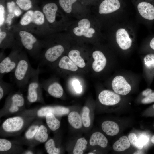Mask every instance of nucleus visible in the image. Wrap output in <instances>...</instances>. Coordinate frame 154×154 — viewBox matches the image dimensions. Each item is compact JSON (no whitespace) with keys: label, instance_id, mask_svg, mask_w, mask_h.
I'll return each mask as SVG.
<instances>
[{"label":"nucleus","instance_id":"obj_21","mask_svg":"<svg viewBox=\"0 0 154 154\" xmlns=\"http://www.w3.org/2000/svg\"><path fill=\"white\" fill-rule=\"evenodd\" d=\"M131 143L128 137L123 136L120 137L113 145V149L116 151L121 152L126 150L130 146Z\"/></svg>","mask_w":154,"mask_h":154},{"label":"nucleus","instance_id":"obj_16","mask_svg":"<svg viewBox=\"0 0 154 154\" xmlns=\"http://www.w3.org/2000/svg\"><path fill=\"white\" fill-rule=\"evenodd\" d=\"M69 112V109L66 108L61 106L54 107H46L40 109L37 114L40 117L46 116L48 113H51L56 116H62L68 114Z\"/></svg>","mask_w":154,"mask_h":154},{"label":"nucleus","instance_id":"obj_37","mask_svg":"<svg viewBox=\"0 0 154 154\" xmlns=\"http://www.w3.org/2000/svg\"><path fill=\"white\" fill-rule=\"evenodd\" d=\"M11 147V144L9 141L5 139H0V151H4L9 150Z\"/></svg>","mask_w":154,"mask_h":154},{"label":"nucleus","instance_id":"obj_10","mask_svg":"<svg viewBox=\"0 0 154 154\" xmlns=\"http://www.w3.org/2000/svg\"><path fill=\"white\" fill-rule=\"evenodd\" d=\"M23 124V121L22 118L16 117L7 119L3 123L2 127L5 131L13 132L20 130Z\"/></svg>","mask_w":154,"mask_h":154},{"label":"nucleus","instance_id":"obj_50","mask_svg":"<svg viewBox=\"0 0 154 154\" xmlns=\"http://www.w3.org/2000/svg\"><path fill=\"white\" fill-rule=\"evenodd\" d=\"M141 151H138L134 153V154H141Z\"/></svg>","mask_w":154,"mask_h":154},{"label":"nucleus","instance_id":"obj_11","mask_svg":"<svg viewBox=\"0 0 154 154\" xmlns=\"http://www.w3.org/2000/svg\"><path fill=\"white\" fill-rule=\"evenodd\" d=\"M120 6L119 0H104L99 5V13L100 14L110 13L118 9Z\"/></svg>","mask_w":154,"mask_h":154},{"label":"nucleus","instance_id":"obj_38","mask_svg":"<svg viewBox=\"0 0 154 154\" xmlns=\"http://www.w3.org/2000/svg\"><path fill=\"white\" fill-rule=\"evenodd\" d=\"M39 128V127L38 126H32L26 133V137L28 139L33 138L35 135Z\"/></svg>","mask_w":154,"mask_h":154},{"label":"nucleus","instance_id":"obj_42","mask_svg":"<svg viewBox=\"0 0 154 154\" xmlns=\"http://www.w3.org/2000/svg\"><path fill=\"white\" fill-rule=\"evenodd\" d=\"M154 102V92H152L141 100L143 104H149Z\"/></svg>","mask_w":154,"mask_h":154},{"label":"nucleus","instance_id":"obj_4","mask_svg":"<svg viewBox=\"0 0 154 154\" xmlns=\"http://www.w3.org/2000/svg\"><path fill=\"white\" fill-rule=\"evenodd\" d=\"M40 73L39 66L36 71L31 76L27 84V98L29 101L31 103L35 102L39 98V93L42 87L39 78Z\"/></svg>","mask_w":154,"mask_h":154},{"label":"nucleus","instance_id":"obj_54","mask_svg":"<svg viewBox=\"0 0 154 154\" xmlns=\"http://www.w3.org/2000/svg\"></svg>","mask_w":154,"mask_h":154},{"label":"nucleus","instance_id":"obj_19","mask_svg":"<svg viewBox=\"0 0 154 154\" xmlns=\"http://www.w3.org/2000/svg\"><path fill=\"white\" fill-rule=\"evenodd\" d=\"M108 143L106 138L99 132L94 133L91 136L89 141L90 144L92 146L98 145L103 148L107 147Z\"/></svg>","mask_w":154,"mask_h":154},{"label":"nucleus","instance_id":"obj_28","mask_svg":"<svg viewBox=\"0 0 154 154\" xmlns=\"http://www.w3.org/2000/svg\"><path fill=\"white\" fill-rule=\"evenodd\" d=\"M87 141L84 138H81L78 139L73 150L74 154H82L86 148Z\"/></svg>","mask_w":154,"mask_h":154},{"label":"nucleus","instance_id":"obj_12","mask_svg":"<svg viewBox=\"0 0 154 154\" xmlns=\"http://www.w3.org/2000/svg\"><path fill=\"white\" fill-rule=\"evenodd\" d=\"M138 11L144 19L149 21L154 20V6L146 2H142L137 5Z\"/></svg>","mask_w":154,"mask_h":154},{"label":"nucleus","instance_id":"obj_13","mask_svg":"<svg viewBox=\"0 0 154 154\" xmlns=\"http://www.w3.org/2000/svg\"><path fill=\"white\" fill-rule=\"evenodd\" d=\"M10 33L8 31L2 30L0 28V47L5 49L7 48H12L17 44V41L15 40L13 36H9Z\"/></svg>","mask_w":154,"mask_h":154},{"label":"nucleus","instance_id":"obj_53","mask_svg":"<svg viewBox=\"0 0 154 154\" xmlns=\"http://www.w3.org/2000/svg\"><path fill=\"white\" fill-rule=\"evenodd\" d=\"M153 108L154 109V104L153 105Z\"/></svg>","mask_w":154,"mask_h":154},{"label":"nucleus","instance_id":"obj_8","mask_svg":"<svg viewBox=\"0 0 154 154\" xmlns=\"http://www.w3.org/2000/svg\"><path fill=\"white\" fill-rule=\"evenodd\" d=\"M98 99L102 104L106 106L116 104L121 100L119 94L108 90L102 91L99 95Z\"/></svg>","mask_w":154,"mask_h":154},{"label":"nucleus","instance_id":"obj_3","mask_svg":"<svg viewBox=\"0 0 154 154\" xmlns=\"http://www.w3.org/2000/svg\"><path fill=\"white\" fill-rule=\"evenodd\" d=\"M22 46L18 42L12 48L10 54L0 62V78L5 74L14 71L18 62Z\"/></svg>","mask_w":154,"mask_h":154},{"label":"nucleus","instance_id":"obj_17","mask_svg":"<svg viewBox=\"0 0 154 154\" xmlns=\"http://www.w3.org/2000/svg\"><path fill=\"white\" fill-rule=\"evenodd\" d=\"M78 24V27L74 28L73 30L75 35L79 36L83 35L88 38L93 37L92 34L89 33L88 32L90 26V23L88 20L83 19L79 21Z\"/></svg>","mask_w":154,"mask_h":154},{"label":"nucleus","instance_id":"obj_14","mask_svg":"<svg viewBox=\"0 0 154 154\" xmlns=\"http://www.w3.org/2000/svg\"><path fill=\"white\" fill-rule=\"evenodd\" d=\"M58 10V6L55 3H49L44 5L42 11L48 23L52 24L55 22Z\"/></svg>","mask_w":154,"mask_h":154},{"label":"nucleus","instance_id":"obj_48","mask_svg":"<svg viewBox=\"0 0 154 154\" xmlns=\"http://www.w3.org/2000/svg\"><path fill=\"white\" fill-rule=\"evenodd\" d=\"M88 32L89 33L92 34L95 33V30L93 28H90L89 29Z\"/></svg>","mask_w":154,"mask_h":154},{"label":"nucleus","instance_id":"obj_20","mask_svg":"<svg viewBox=\"0 0 154 154\" xmlns=\"http://www.w3.org/2000/svg\"><path fill=\"white\" fill-rule=\"evenodd\" d=\"M46 21L42 11L38 10H34L33 20L30 28L31 26H35L37 29L42 28L45 26Z\"/></svg>","mask_w":154,"mask_h":154},{"label":"nucleus","instance_id":"obj_25","mask_svg":"<svg viewBox=\"0 0 154 154\" xmlns=\"http://www.w3.org/2000/svg\"><path fill=\"white\" fill-rule=\"evenodd\" d=\"M33 12V10L30 9L24 14L19 22L21 27L29 29L32 21Z\"/></svg>","mask_w":154,"mask_h":154},{"label":"nucleus","instance_id":"obj_32","mask_svg":"<svg viewBox=\"0 0 154 154\" xmlns=\"http://www.w3.org/2000/svg\"><path fill=\"white\" fill-rule=\"evenodd\" d=\"M77 0H59L60 5L66 13H70L72 10V5Z\"/></svg>","mask_w":154,"mask_h":154},{"label":"nucleus","instance_id":"obj_22","mask_svg":"<svg viewBox=\"0 0 154 154\" xmlns=\"http://www.w3.org/2000/svg\"><path fill=\"white\" fill-rule=\"evenodd\" d=\"M58 66L60 69L75 71L78 70L77 66L70 58L66 56L62 57L58 63Z\"/></svg>","mask_w":154,"mask_h":154},{"label":"nucleus","instance_id":"obj_2","mask_svg":"<svg viewBox=\"0 0 154 154\" xmlns=\"http://www.w3.org/2000/svg\"><path fill=\"white\" fill-rule=\"evenodd\" d=\"M18 42L23 47L33 58L39 59L41 51L46 45L45 42L38 40L28 31L22 29L18 33Z\"/></svg>","mask_w":154,"mask_h":154},{"label":"nucleus","instance_id":"obj_26","mask_svg":"<svg viewBox=\"0 0 154 154\" xmlns=\"http://www.w3.org/2000/svg\"><path fill=\"white\" fill-rule=\"evenodd\" d=\"M46 118L47 124L51 130L54 131L59 128L60 125V122L55 117L53 114L51 113H47Z\"/></svg>","mask_w":154,"mask_h":154},{"label":"nucleus","instance_id":"obj_41","mask_svg":"<svg viewBox=\"0 0 154 154\" xmlns=\"http://www.w3.org/2000/svg\"><path fill=\"white\" fill-rule=\"evenodd\" d=\"M17 5L16 3L13 1L7 2L6 7L8 14H14V11Z\"/></svg>","mask_w":154,"mask_h":154},{"label":"nucleus","instance_id":"obj_18","mask_svg":"<svg viewBox=\"0 0 154 154\" xmlns=\"http://www.w3.org/2000/svg\"><path fill=\"white\" fill-rule=\"evenodd\" d=\"M101 127L103 131L108 135L114 136L116 135L119 131V125L113 121H104L102 123Z\"/></svg>","mask_w":154,"mask_h":154},{"label":"nucleus","instance_id":"obj_39","mask_svg":"<svg viewBox=\"0 0 154 154\" xmlns=\"http://www.w3.org/2000/svg\"><path fill=\"white\" fill-rule=\"evenodd\" d=\"M5 9L4 6L2 4H0V27L3 25L5 20Z\"/></svg>","mask_w":154,"mask_h":154},{"label":"nucleus","instance_id":"obj_52","mask_svg":"<svg viewBox=\"0 0 154 154\" xmlns=\"http://www.w3.org/2000/svg\"><path fill=\"white\" fill-rule=\"evenodd\" d=\"M88 154H94V153H92V152H90V153H88Z\"/></svg>","mask_w":154,"mask_h":154},{"label":"nucleus","instance_id":"obj_36","mask_svg":"<svg viewBox=\"0 0 154 154\" xmlns=\"http://www.w3.org/2000/svg\"><path fill=\"white\" fill-rule=\"evenodd\" d=\"M12 84L10 83L5 82L2 78H0V99L3 97L5 91L8 90L12 87Z\"/></svg>","mask_w":154,"mask_h":154},{"label":"nucleus","instance_id":"obj_29","mask_svg":"<svg viewBox=\"0 0 154 154\" xmlns=\"http://www.w3.org/2000/svg\"><path fill=\"white\" fill-rule=\"evenodd\" d=\"M143 60L146 68L149 71L154 72V53L147 54L144 57Z\"/></svg>","mask_w":154,"mask_h":154},{"label":"nucleus","instance_id":"obj_44","mask_svg":"<svg viewBox=\"0 0 154 154\" xmlns=\"http://www.w3.org/2000/svg\"><path fill=\"white\" fill-rule=\"evenodd\" d=\"M21 11L20 8L17 5L14 11V14L15 16H18L21 13Z\"/></svg>","mask_w":154,"mask_h":154},{"label":"nucleus","instance_id":"obj_23","mask_svg":"<svg viewBox=\"0 0 154 154\" xmlns=\"http://www.w3.org/2000/svg\"><path fill=\"white\" fill-rule=\"evenodd\" d=\"M68 120L70 124L74 128L79 129L82 127L81 117L77 112L72 111L70 112L68 116Z\"/></svg>","mask_w":154,"mask_h":154},{"label":"nucleus","instance_id":"obj_43","mask_svg":"<svg viewBox=\"0 0 154 154\" xmlns=\"http://www.w3.org/2000/svg\"><path fill=\"white\" fill-rule=\"evenodd\" d=\"M139 139L143 146L146 144L148 140L147 137L143 135H141L140 136Z\"/></svg>","mask_w":154,"mask_h":154},{"label":"nucleus","instance_id":"obj_34","mask_svg":"<svg viewBox=\"0 0 154 154\" xmlns=\"http://www.w3.org/2000/svg\"><path fill=\"white\" fill-rule=\"evenodd\" d=\"M131 144L139 150H141L143 145L139 141L136 135L134 133H131L128 137Z\"/></svg>","mask_w":154,"mask_h":154},{"label":"nucleus","instance_id":"obj_40","mask_svg":"<svg viewBox=\"0 0 154 154\" xmlns=\"http://www.w3.org/2000/svg\"><path fill=\"white\" fill-rule=\"evenodd\" d=\"M72 85L76 93L79 94L82 92V86L78 80L77 79L74 80L72 82Z\"/></svg>","mask_w":154,"mask_h":154},{"label":"nucleus","instance_id":"obj_5","mask_svg":"<svg viewBox=\"0 0 154 154\" xmlns=\"http://www.w3.org/2000/svg\"><path fill=\"white\" fill-rule=\"evenodd\" d=\"M64 48L61 44L51 47L41 53L39 59L40 65L54 62L61 56L64 51Z\"/></svg>","mask_w":154,"mask_h":154},{"label":"nucleus","instance_id":"obj_9","mask_svg":"<svg viewBox=\"0 0 154 154\" xmlns=\"http://www.w3.org/2000/svg\"><path fill=\"white\" fill-rule=\"evenodd\" d=\"M116 39L119 47L123 50L127 49L131 45L132 40L128 32L123 28H120L117 30L116 33Z\"/></svg>","mask_w":154,"mask_h":154},{"label":"nucleus","instance_id":"obj_27","mask_svg":"<svg viewBox=\"0 0 154 154\" xmlns=\"http://www.w3.org/2000/svg\"><path fill=\"white\" fill-rule=\"evenodd\" d=\"M47 132V130L46 127L43 125H41L39 127L35 135V140L41 143L45 142L47 140L48 137Z\"/></svg>","mask_w":154,"mask_h":154},{"label":"nucleus","instance_id":"obj_35","mask_svg":"<svg viewBox=\"0 0 154 154\" xmlns=\"http://www.w3.org/2000/svg\"><path fill=\"white\" fill-rule=\"evenodd\" d=\"M11 103L18 107H21L24 104V99L22 96L19 94H15L11 97Z\"/></svg>","mask_w":154,"mask_h":154},{"label":"nucleus","instance_id":"obj_49","mask_svg":"<svg viewBox=\"0 0 154 154\" xmlns=\"http://www.w3.org/2000/svg\"><path fill=\"white\" fill-rule=\"evenodd\" d=\"M151 140L152 143L154 144V135L152 137Z\"/></svg>","mask_w":154,"mask_h":154},{"label":"nucleus","instance_id":"obj_15","mask_svg":"<svg viewBox=\"0 0 154 154\" xmlns=\"http://www.w3.org/2000/svg\"><path fill=\"white\" fill-rule=\"evenodd\" d=\"M92 56L94 60L92 64L93 70L96 72L101 71L106 64V59L105 56L101 52L96 51L93 53Z\"/></svg>","mask_w":154,"mask_h":154},{"label":"nucleus","instance_id":"obj_31","mask_svg":"<svg viewBox=\"0 0 154 154\" xmlns=\"http://www.w3.org/2000/svg\"><path fill=\"white\" fill-rule=\"evenodd\" d=\"M45 147L48 154H58L60 153L59 149L56 147L54 141L52 139H50L46 143Z\"/></svg>","mask_w":154,"mask_h":154},{"label":"nucleus","instance_id":"obj_6","mask_svg":"<svg viewBox=\"0 0 154 154\" xmlns=\"http://www.w3.org/2000/svg\"><path fill=\"white\" fill-rule=\"evenodd\" d=\"M112 87L115 92L122 95L128 94L131 89L130 84L121 76H117L114 78L112 82Z\"/></svg>","mask_w":154,"mask_h":154},{"label":"nucleus","instance_id":"obj_7","mask_svg":"<svg viewBox=\"0 0 154 154\" xmlns=\"http://www.w3.org/2000/svg\"><path fill=\"white\" fill-rule=\"evenodd\" d=\"M42 87L46 89L51 96L57 98H61L63 94V90L58 82H50L49 80L42 79L40 81Z\"/></svg>","mask_w":154,"mask_h":154},{"label":"nucleus","instance_id":"obj_45","mask_svg":"<svg viewBox=\"0 0 154 154\" xmlns=\"http://www.w3.org/2000/svg\"><path fill=\"white\" fill-rule=\"evenodd\" d=\"M19 109L18 107L17 106L11 103L9 110L11 112H14L17 111Z\"/></svg>","mask_w":154,"mask_h":154},{"label":"nucleus","instance_id":"obj_47","mask_svg":"<svg viewBox=\"0 0 154 154\" xmlns=\"http://www.w3.org/2000/svg\"><path fill=\"white\" fill-rule=\"evenodd\" d=\"M149 46L150 48L154 51V37L150 40L149 43Z\"/></svg>","mask_w":154,"mask_h":154},{"label":"nucleus","instance_id":"obj_33","mask_svg":"<svg viewBox=\"0 0 154 154\" xmlns=\"http://www.w3.org/2000/svg\"><path fill=\"white\" fill-rule=\"evenodd\" d=\"M15 3L21 9L25 11L31 9L33 6L31 0H16Z\"/></svg>","mask_w":154,"mask_h":154},{"label":"nucleus","instance_id":"obj_46","mask_svg":"<svg viewBox=\"0 0 154 154\" xmlns=\"http://www.w3.org/2000/svg\"><path fill=\"white\" fill-rule=\"evenodd\" d=\"M152 92V90L150 88H147L145 90L142 92L143 96L146 97Z\"/></svg>","mask_w":154,"mask_h":154},{"label":"nucleus","instance_id":"obj_24","mask_svg":"<svg viewBox=\"0 0 154 154\" xmlns=\"http://www.w3.org/2000/svg\"><path fill=\"white\" fill-rule=\"evenodd\" d=\"M68 57L78 67L82 68L85 66L83 59L80 55V52L77 50H72L68 53Z\"/></svg>","mask_w":154,"mask_h":154},{"label":"nucleus","instance_id":"obj_51","mask_svg":"<svg viewBox=\"0 0 154 154\" xmlns=\"http://www.w3.org/2000/svg\"><path fill=\"white\" fill-rule=\"evenodd\" d=\"M32 153H31V152H28L27 153V154H32Z\"/></svg>","mask_w":154,"mask_h":154},{"label":"nucleus","instance_id":"obj_30","mask_svg":"<svg viewBox=\"0 0 154 154\" xmlns=\"http://www.w3.org/2000/svg\"><path fill=\"white\" fill-rule=\"evenodd\" d=\"M90 110L86 106L83 107L81 117L83 125L86 127H88L90 125Z\"/></svg>","mask_w":154,"mask_h":154},{"label":"nucleus","instance_id":"obj_1","mask_svg":"<svg viewBox=\"0 0 154 154\" xmlns=\"http://www.w3.org/2000/svg\"><path fill=\"white\" fill-rule=\"evenodd\" d=\"M37 69L31 66L26 53L22 51L19 55L17 65L13 72L14 80L16 84L21 88L27 86L30 78Z\"/></svg>","mask_w":154,"mask_h":154}]
</instances>
